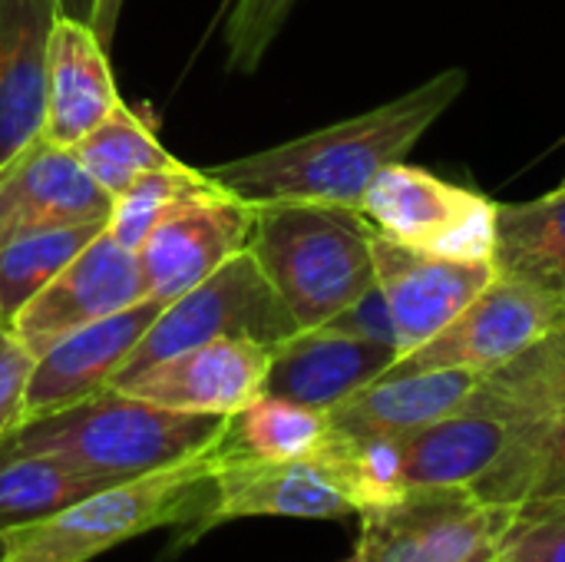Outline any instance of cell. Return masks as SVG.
<instances>
[{
	"mask_svg": "<svg viewBox=\"0 0 565 562\" xmlns=\"http://www.w3.org/2000/svg\"><path fill=\"white\" fill-rule=\"evenodd\" d=\"M106 222L60 225L23 232L0 245V325H10L17 311L46 288L99 232Z\"/></svg>",
	"mask_w": 565,
	"mask_h": 562,
	"instance_id": "25",
	"label": "cell"
},
{
	"mask_svg": "<svg viewBox=\"0 0 565 562\" xmlns=\"http://www.w3.org/2000/svg\"><path fill=\"white\" fill-rule=\"evenodd\" d=\"M401 354L387 344L351 338L331 328H305L271 351L265 394L331 411L371 381H377Z\"/></svg>",
	"mask_w": 565,
	"mask_h": 562,
	"instance_id": "16",
	"label": "cell"
},
{
	"mask_svg": "<svg viewBox=\"0 0 565 562\" xmlns=\"http://www.w3.org/2000/svg\"><path fill=\"white\" fill-rule=\"evenodd\" d=\"M334 437V424L324 411L295 404L288 397L262 394L245 411L228 417L225 447L262 460H318Z\"/></svg>",
	"mask_w": 565,
	"mask_h": 562,
	"instance_id": "23",
	"label": "cell"
},
{
	"mask_svg": "<svg viewBox=\"0 0 565 562\" xmlns=\"http://www.w3.org/2000/svg\"><path fill=\"white\" fill-rule=\"evenodd\" d=\"M56 0H0V166L43 126Z\"/></svg>",
	"mask_w": 565,
	"mask_h": 562,
	"instance_id": "19",
	"label": "cell"
},
{
	"mask_svg": "<svg viewBox=\"0 0 565 562\" xmlns=\"http://www.w3.org/2000/svg\"><path fill=\"white\" fill-rule=\"evenodd\" d=\"M463 89L467 70L454 66L377 109L205 172L222 189L255 205L328 202L361 209L371 179L384 166L401 162Z\"/></svg>",
	"mask_w": 565,
	"mask_h": 562,
	"instance_id": "1",
	"label": "cell"
},
{
	"mask_svg": "<svg viewBox=\"0 0 565 562\" xmlns=\"http://www.w3.org/2000/svg\"><path fill=\"white\" fill-rule=\"evenodd\" d=\"M142 298L146 291L136 252L113 242L103 229L46 288H40L17 311L10 328L36 358L76 328L103 321Z\"/></svg>",
	"mask_w": 565,
	"mask_h": 562,
	"instance_id": "12",
	"label": "cell"
},
{
	"mask_svg": "<svg viewBox=\"0 0 565 562\" xmlns=\"http://www.w3.org/2000/svg\"><path fill=\"white\" fill-rule=\"evenodd\" d=\"M0 560H3V537H0Z\"/></svg>",
	"mask_w": 565,
	"mask_h": 562,
	"instance_id": "37",
	"label": "cell"
},
{
	"mask_svg": "<svg viewBox=\"0 0 565 562\" xmlns=\"http://www.w3.org/2000/svg\"><path fill=\"white\" fill-rule=\"evenodd\" d=\"M73 152L96 179V185L109 195H119L142 172L169 169L179 162L126 103H119L103 123H96L73 146Z\"/></svg>",
	"mask_w": 565,
	"mask_h": 562,
	"instance_id": "27",
	"label": "cell"
},
{
	"mask_svg": "<svg viewBox=\"0 0 565 562\" xmlns=\"http://www.w3.org/2000/svg\"><path fill=\"white\" fill-rule=\"evenodd\" d=\"M228 417L179 414L106 388L73 407L20 424L0 441V464L43 457L66 470L129 480L215 444Z\"/></svg>",
	"mask_w": 565,
	"mask_h": 562,
	"instance_id": "3",
	"label": "cell"
},
{
	"mask_svg": "<svg viewBox=\"0 0 565 562\" xmlns=\"http://www.w3.org/2000/svg\"><path fill=\"white\" fill-rule=\"evenodd\" d=\"M483 503L536 510L565 503V407L513 421L503 457L470 487Z\"/></svg>",
	"mask_w": 565,
	"mask_h": 562,
	"instance_id": "21",
	"label": "cell"
},
{
	"mask_svg": "<svg viewBox=\"0 0 565 562\" xmlns=\"http://www.w3.org/2000/svg\"><path fill=\"white\" fill-rule=\"evenodd\" d=\"M119 13H122V0H96V10H93V20H89V26L96 30V36L103 40V46H106V50L113 46V36H116Z\"/></svg>",
	"mask_w": 565,
	"mask_h": 562,
	"instance_id": "32",
	"label": "cell"
},
{
	"mask_svg": "<svg viewBox=\"0 0 565 562\" xmlns=\"http://www.w3.org/2000/svg\"><path fill=\"white\" fill-rule=\"evenodd\" d=\"M33 361L36 358L13 335V328L0 325V441L23 424V404H26Z\"/></svg>",
	"mask_w": 565,
	"mask_h": 562,
	"instance_id": "29",
	"label": "cell"
},
{
	"mask_svg": "<svg viewBox=\"0 0 565 562\" xmlns=\"http://www.w3.org/2000/svg\"><path fill=\"white\" fill-rule=\"evenodd\" d=\"M341 562H361V556H358V553H351L348 560H341Z\"/></svg>",
	"mask_w": 565,
	"mask_h": 562,
	"instance_id": "36",
	"label": "cell"
},
{
	"mask_svg": "<svg viewBox=\"0 0 565 562\" xmlns=\"http://www.w3.org/2000/svg\"><path fill=\"white\" fill-rule=\"evenodd\" d=\"M467 407L510 421L565 407V321L503 368L483 374Z\"/></svg>",
	"mask_w": 565,
	"mask_h": 562,
	"instance_id": "24",
	"label": "cell"
},
{
	"mask_svg": "<svg viewBox=\"0 0 565 562\" xmlns=\"http://www.w3.org/2000/svg\"><path fill=\"white\" fill-rule=\"evenodd\" d=\"M520 517H563V520H565V503H550V507H536V510H523Z\"/></svg>",
	"mask_w": 565,
	"mask_h": 562,
	"instance_id": "34",
	"label": "cell"
},
{
	"mask_svg": "<svg viewBox=\"0 0 565 562\" xmlns=\"http://www.w3.org/2000/svg\"><path fill=\"white\" fill-rule=\"evenodd\" d=\"M162 311L159 301L142 298L103 321L76 328L73 335L60 338L53 348L36 354L33 374L26 384L23 424L73 407L106 388L122 374L132 351L139 348L142 335L152 328L156 315Z\"/></svg>",
	"mask_w": 565,
	"mask_h": 562,
	"instance_id": "15",
	"label": "cell"
},
{
	"mask_svg": "<svg viewBox=\"0 0 565 562\" xmlns=\"http://www.w3.org/2000/svg\"><path fill=\"white\" fill-rule=\"evenodd\" d=\"M513 421L463 407L401 437L407 490L460 487L470 490L507 450Z\"/></svg>",
	"mask_w": 565,
	"mask_h": 562,
	"instance_id": "20",
	"label": "cell"
},
{
	"mask_svg": "<svg viewBox=\"0 0 565 562\" xmlns=\"http://www.w3.org/2000/svg\"><path fill=\"white\" fill-rule=\"evenodd\" d=\"M248 252L301 331L321 328L377 282L374 225L348 205L265 202Z\"/></svg>",
	"mask_w": 565,
	"mask_h": 562,
	"instance_id": "4",
	"label": "cell"
},
{
	"mask_svg": "<svg viewBox=\"0 0 565 562\" xmlns=\"http://www.w3.org/2000/svg\"><path fill=\"white\" fill-rule=\"evenodd\" d=\"M258 205L215 189L175 205L136 248L146 298L169 305L252 245Z\"/></svg>",
	"mask_w": 565,
	"mask_h": 562,
	"instance_id": "9",
	"label": "cell"
},
{
	"mask_svg": "<svg viewBox=\"0 0 565 562\" xmlns=\"http://www.w3.org/2000/svg\"><path fill=\"white\" fill-rule=\"evenodd\" d=\"M315 464L338 484L358 517L394 507L407 497L397 437H351L334 431L331 444Z\"/></svg>",
	"mask_w": 565,
	"mask_h": 562,
	"instance_id": "26",
	"label": "cell"
},
{
	"mask_svg": "<svg viewBox=\"0 0 565 562\" xmlns=\"http://www.w3.org/2000/svg\"><path fill=\"white\" fill-rule=\"evenodd\" d=\"M271 351L258 341L218 338L119 378L113 388L166 411L232 417L265 394Z\"/></svg>",
	"mask_w": 565,
	"mask_h": 562,
	"instance_id": "11",
	"label": "cell"
},
{
	"mask_svg": "<svg viewBox=\"0 0 565 562\" xmlns=\"http://www.w3.org/2000/svg\"><path fill=\"white\" fill-rule=\"evenodd\" d=\"M493 268L565 305V185L543 199L500 205Z\"/></svg>",
	"mask_w": 565,
	"mask_h": 562,
	"instance_id": "22",
	"label": "cell"
},
{
	"mask_svg": "<svg viewBox=\"0 0 565 562\" xmlns=\"http://www.w3.org/2000/svg\"><path fill=\"white\" fill-rule=\"evenodd\" d=\"M119 103L122 99L109 70V50L96 30L86 20L60 13L50 33L40 132L73 149Z\"/></svg>",
	"mask_w": 565,
	"mask_h": 562,
	"instance_id": "17",
	"label": "cell"
},
{
	"mask_svg": "<svg viewBox=\"0 0 565 562\" xmlns=\"http://www.w3.org/2000/svg\"><path fill=\"white\" fill-rule=\"evenodd\" d=\"M374 268L387 298L401 358L437 338L493 278V262H454L417 252L374 229Z\"/></svg>",
	"mask_w": 565,
	"mask_h": 562,
	"instance_id": "13",
	"label": "cell"
},
{
	"mask_svg": "<svg viewBox=\"0 0 565 562\" xmlns=\"http://www.w3.org/2000/svg\"><path fill=\"white\" fill-rule=\"evenodd\" d=\"M222 437L192 457L103 487L56 513L3 527L0 562H89L152 530H175V550L209 507Z\"/></svg>",
	"mask_w": 565,
	"mask_h": 562,
	"instance_id": "2",
	"label": "cell"
},
{
	"mask_svg": "<svg viewBox=\"0 0 565 562\" xmlns=\"http://www.w3.org/2000/svg\"><path fill=\"white\" fill-rule=\"evenodd\" d=\"M215 189H218V182L209 172L189 169L185 162H175L169 169L142 172L119 195H113L106 232H109L113 242L136 252L162 215H169L175 205H182V202H189L195 195L215 192Z\"/></svg>",
	"mask_w": 565,
	"mask_h": 562,
	"instance_id": "28",
	"label": "cell"
},
{
	"mask_svg": "<svg viewBox=\"0 0 565 562\" xmlns=\"http://www.w3.org/2000/svg\"><path fill=\"white\" fill-rule=\"evenodd\" d=\"M321 328H331V331H341V335H351V338H364V341H377V344H387V348L397 351V328H394L387 298H384L377 282L358 301H351L344 311H338L331 321H324Z\"/></svg>",
	"mask_w": 565,
	"mask_h": 562,
	"instance_id": "31",
	"label": "cell"
},
{
	"mask_svg": "<svg viewBox=\"0 0 565 562\" xmlns=\"http://www.w3.org/2000/svg\"><path fill=\"white\" fill-rule=\"evenodd\" d=\"M298 331H301L298 321L291 318V311L285 308V301L265 278L255 255L245 248L232 255L205 282H199L175 301L162 305V311L156 315L152 328L142 335L139 348L132 351L119 378H129L169 354H179L205 341L245 338V341L278 348Z\"/></svg>",
	"mask_w": 565,
	"mask_h": 562,
	"instance_id": "5",
	"label": "cell"
},
{
	"mask_svg": "<svg viewBox=\"0 0 565 562\" xmlns=\"http://www.w3.org/2000/svg\"><path fill=\"white\" fill-rule=\"evenodd\" d=\"M60 3V13L63 17H76V20H93V10H96V0H56Z\"/></svg>",
	"mask_w": 565,
	"mask_h": 562,
	"instance_id": "33",
	"label": "cell"
},
{
	"mask_svg": "<svg viewBox=\"0 0 565 562\" xmlns=\"http://www.w3.org/2000/svg\"><path fill=\"white\" fill-rule=\"evenodd\" d=\"M516 520V507L483 503L460 487L407 490L401 503L361 513L354 553L361 562H467Z\"/></svg>",
	"mask_w": 565,
	"mask_h": 562,
	"instance_id": "7",
	"label": "cell"
},
{
	"mask_svg": "<svg viewBox=\"0 0 565 562\" xmlns=\"http://www.w3.org/2000/svg\"><path fill=\"white\" fill-rule=\"evenodd\" d=\"M483 374L467 368H437L394 374L384 371L377 381L328 411L334 431L351 437H407L440 417L467 407Z\"/></svg>",
	"mask_w": 565,
	"mask_h": 562,
	"instance_id": "18",
	"label": "cell"
},
{
	"mask_svg": "<svg viewBox=\"0 0 565 562\" xmlns=\"http://www.w3.org/2000/svg\"><path fill=\"white\" fill-rule=\"evenodd\" d=\"M563 185H565V179H563Z\"/></svg>",
	"mask_w": 565,
	"mask_h": 562,
	"instance_id": "39",
	"label": "cell"
},
{
	"mask_svg": "<svg viewBox=\"0 0 565 562\" xmlns=\"http://www.w3.org/2000/svg\"><path fill=\"white\" fill-rule=\"evenodd\" d=\"M565 321V305L516 282L497 275L437 338L397 358L387 371L414 374L437 368H467L490 374L533 348Z\"/></svg>",
	"mask_w": 565,
	"mask_h": 562,
	"instance_id": "8",
	"label": "cell"
},
{
	"mask_svg": "<svg viewBox=\"0 0 565 562\" xmlns=\"http://www.w3.org/2000/svg\"><path fill=\"white\" fill-rule=\"evenodd\" d=\"M493 562H503V560H500V556H497V560H493Z\"/></svg>",
	"mask_w": 565,
	"mask_h": 562,
	"instance_id": "38",
	"label": "cell"
},
{
	"mask_svg": "<svg viewBox=\"0 0 565 562\" xmlns=\"http://www.w3.org/2000/svg\"><path fill=\"white\" fill-rule=\"evenodd\" d=\"M113 195L70 146L33 136L0 166V245L36 229L106 222Z\"/></svg>",
	"mask_w": 565,
	"mask_h": 562,
	"instance_id": "14",
	"label": "cell"
},
{
	"mask_svg": "<svg viewBox=\"0 0 565 562\" xmlns=\"http://www.w3.org/2000/svg\"><path fill=\"white\" fill-rule=\"evenodd\" d=\"M503 562H565L563 517H520L500 540Z\"/></svg>",
	"mask_w": 565,
	"mask_h": 562,
	"instance_id": "30",
	"label": "cell"
},
{
	"mask_svg": "<svg viewBox=\"0 0 565 562\" xmlns=\"http://www.w3.org/2000/svg\"><path fill=\"white\" fill-rule=\"evenodd\" d=\"M497 212L500 202L404 159L384 166L361 199V215L381 235L454 262H493Z\"/></svg>",
	"mask_w": 565,
	"mask_h": 562,
	"instance_id": "6",
	"label": "cell"
},
{
	"mask_svg": "<svg viewBox=\"0 0 565 562\" xmlns=\"http://www.w3.org/2000/svg\"><path fill=\"white\" fill-rule=\"evenodd\" d=\"M354 507L338 490V484L311 460H262L225 447L212 474V497L199 523L182 537L175 550L192 547L215 527L252 520V517H285V520H344Z\"/></svg>",
	"mask_w": 565,
	"mask_h": 562,
	"instance_id": "10",
	"label": "cell"
},
{
	"mask_svg": "<svg viewBox=\"0 0 565 562\" xmlns=\"http://www.w3.org/2000/svg\"><path fill=\"white\" fill-rule=\"evenodd\" d=\"M497 556H500V543H487L483 550H477L467 562H493Z\"/></svg>",
	"mask_w": 565,
	"mask_h": 562,
	"instance_id": "35",
	"label": "cell"
}]
</instances>
